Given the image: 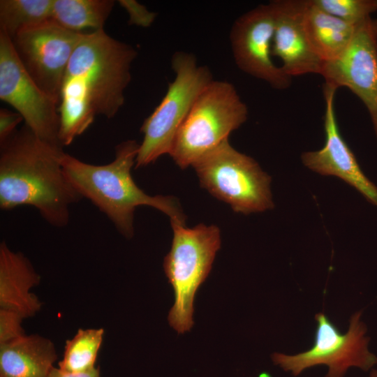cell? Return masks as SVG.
I'll list each match as a JSON object with an SVG mask.
<instances>
[{"label":"cell","mask_w":377,"mask_h":377,"mask_svg":"<svg viewBox=\"0 0 377 377\" xmlns=\"http://www.w3.org/2000/svg\"><path fill=\"white\" fill-rule=\"evenodd\" d=\"M62 147L47 142L26 125L0 144V207H35L51 226H66L70 207L82 198L66 178Z\"/></svg>","instance_id":"6da1fadb"},{"label":"cell","mask_w":377,"mask_h":377,"mask_svg":"<svg viewBox=\"0 0 377 377\" xmlns=\"http://www.w3.org/2000/svg\"><path fill=\"white\" fill-rule=\"evenodd\" d=\"M140 144L134 140L115 147L114 160L105 165L85 163L64 153V174L77 193L90 200L126 238L133 236L134 212L139 206H149L167 214L170 223L185 225L186 216L178 200L172 196L147 194L133 179Z\"/></svg>","instance_id":"7a4b0ae2"},{"label":"cell","mask_w":377,"mask_h":377,"mask_svg":"<svg viewBox=\"0 0 377 377\" xmlns=\"http://www.w3.org/2000/svg\"><path fill=\"white\" fill-rule=\"evenodd\" d=\"M137 55L133 47L104 29L84 33L68 63L60 98L84 105L96 115L114 117L124 103Z\"/></svg>","instance_id":"3957f363"},{"label":"cell","mask_w":377,"mask_h":377,"mask_svg":"<svg viewBox=\"0 0 377 377\" xmlns=\"http://www.w3.org/2000/svg\"><path fill=\"white\" fill-rule=\"evenodd\" d=\"M248 108L235 86L213 80L200 93L179 128L170 153L182 169L192 165L243 124Z\"/></svg>","instance_id":"277c9868"},{"label":"cell","mask_w":377,"mask_h":377,"mask_svg":"<svg viewBox=\"0 0 377 377\" xmlns=\"http://www.w3.org/2000/svg\"><path fill=\"white\" fill-rule=\"evenodd\" d=\"M173 239L163 268L175 293V303L168 315L170 326L183 334L193 325L195 293L208 276L221 246L219 228L203 223L193 228L171 223Z\"/></svg>","instance_id":"5b68a950"},{"label":"cell","mask_w":377,"mask_h":377,"mask_svg":"<svg viewBox=\"0 0 377 377\" xmlns=\"http://www.w3.org/2000/svg\"><path fill=\"white\" fill-rule=\"evenodd\" d=\"M175 78L166 94L145 119L143 134L135 161V168L145 167L164 154H170L179 128L195 99L214 79L208 66L199 65L193 53L175 52L171 59Z\"/></svg>","instance_id":"8992f818"},{"label":"cell","mask_w":377,"mask_h":377,"mask_svg":"<svg viewBox=\"0 0 377 377\" xmlns=\"http://www.w3.org/2000/svg\"><path fill=\"white\" fill-rule=\"evenodd\" d=\"M192 166L201 186L234 212L248 214L274 207L271 177L253 158L232 147L228 139Z\"/></svg>","instance_id":"52a82bcc"},{"label":"cell","mask_w":377,"mask_h":377,"mask_svg":"<svg viewBox=\"0 0 377 377\" xmlns=\"http://www.w3.org/2000/svg\"><path fill=\"white\" fill-rule=\"evenodd\" d=\"M362 313L357 311L353 314L345 334L341 333L324 313H316L312 347L295 355L274 353L273 363L294 376L318 365L327 367L325 377H344L351 367L370 371L377 364V356L369 349V338L367 327L361 320Z\"/></svg>","instance_id":"ba28073f"},{"label":"cell","mask_w":377,"mask_h":377,"mask_svg":"<svg viewBox=\"0 0 377 377\" xmlns=\"http://www.w3.org/2000/svg\"><path fill=\"white\" fill-rule=\"evenodd\" d=\"M83 34L68 30L50 19L10 38L26 71L59 105L68 63Z\"/></svg>","instance_id":"9c48e42d"},{"label":"cell","mask_w":377,"mask_h":377,"mask_svg":"<svg viewBox=\"0 0 377 377\" xmlns=\"http://www.w3.org/2000/svg\"><path fill=\"white\" fill-rule=\"evenodd\" d=\"M0 99L15 108L23 117L25 125L40 139L61 146L59 140V103L30 77L20 61L10 38L1 30Z\"/></svg>","instance_id":"30bf717a"},{"label":"cell","mask_w":377,"mask_h":377,"mask_svg":"<svg viewBox=\"0 0 377 377\" xmlns=\"http://www.w3.org/2000/svg\"><path fill=\"white\" fill-rule=\"evenodd\" d=\"M320 75L325 84L347 87L362 101L377 138V19L369 17L360 23L344 52L324 62Z\"/></svg>","instance_id":"8fae6325"},{"label":"cell","mask_w":377,"mask_h":377,"mask_svg":"<svg viewBox=\"0 0 377 377\" xmlns=\"http://www.w3.org/2000/svg\"><path fill=\"white\" fill-rule=\"evenodd\" d=\"M274 22L272 7L260 4L240 15L232 24L230 43L237 66L276 89H286L292 82L272 61Z\"/></svg>","instance_id":"7c38bea8"},{"label":"cell","mask_w":377,"mask_h":377,"mask_svg":"<svg viewBox=\"0 0 377 377\" xmlns=\"http://www.w3.org/2000/svg\"><path fill=\"white\" fill-rule=\"evenodd\" d=\"M336 91V88L324 84L325 143L318 151L303 153L302 163L314 172L343 179L377 206V186L363 173L339 132L334 110Z\"/></svg>","instance_id":"4fadbf2b"},{"label":"cell","mask_w":377,"mask_h":377,"mask_svg":"<svg viewBox=\"0 0 377 377\" xmlns=\"http://www.w3.org/2000/svg\"><path fill=\"white\" fill-rule=\"evenodd\" d=\"M274 29L272 56L279 57L282 71L289 77L320 74L323 61L315 53L304 25L306 0H273Z\"/></svg>","instance_id":"5bb4252c"},{"label":"cell","mask_w":377,"mask_h":377,"mask_svg":"<svg viewBox=\"0 0 377 377\" xmlns=\"http://www.w3.org/2000/svg\"><path fill=\"white\" fill-rule=\"evenodd\" d=\"M40 276L31 262L20 252L0 244V307L20 314L23 318L34 316L41 307L38 297L30 293Z\"/></svg>","instance_id":"9a60e30c"},{"label":"cell","mask_w":377,"mask_h":377,"mask_svg":"<svg viewBox=\"0 0 377 377\" xmlns=\"http://www.w3.org/2000/svg\"><path fill=\"white\" fill-rule=\"evenodd\" d=\"M57 357L50 340L24 334L0 344V377H47Z\"/></svg>","instance_id":"2e32d148"},{"label":"cell","mask_w":377,"mask_h":377,"mask_svg":"<svg viewBox=\"0 0 377 377\" xmlns=\"http://www.w3.org/2000/svg\"><path fill=\"white\" fill-rule=\"evenodd\" d=\"M358 24L349 23L327 13L313 0H306L305 31L312 49L323 62L334 60L344 52Z\"/></svg>","instance_id":"e0dca14e"},{"label":"cell","mask_w":377,"mask_h":377,"mask_svg":"<svg viewBox=\"0 0 377 377\" xmlns=\"http://www.w3.org/2000/svg\"><path fill=\"white\" fill-rule=\"evenodd\" d=\"M114 4L113 0H54L51 19L77 33L103 30Z\"/></svg>","instance_id":"ac0fdd59"},{"label":"cell","mask_w":377,"mask_h":377,"mask_svg":"<svg viewBox=\"0 0 377 377\" xmlns=\"http://www.w3.org/2000/svg\"><path fill=\"white\" fill-rule=\"evenodd\" d=\"M54 0H1L0 30L10 38L21 30L51 19Z\"/></svg>","instance_id":"d6986e66"},{"label":"cell","mask_w":377,"mask_h":377,"mask_svg":"<svg viewBox=\"0 0 377 377\" xmlns=\"http://www.w3.org/2000/svg\"><path fill=\"white\" fill-rule=\"evenodd\" d=\"M103 335V328L80 329L73 339L66 341L59 368L68 373H80L95 367Z\"/></svg>","instance_id":"ffe728a7"},{"label":"cell","mask_w":377,"mask_h":377,"mask_svg":"<svg viewBox=\"0 0 377 377\" xmlns=\"http://www.w3.org/2000/svg\"><path fill=\"white\" fill-rule=\"evenodd\" d=\"M327 13L353 24H358L377 10V0H313Z\"/></svg>","instance_id":"44dd1931"},{"label":"cell","mask_w":377,"mask_h":377,"mask_svg":"<svg viewBox=\"0 0 377 377\" xmlns=\"http://www.w3.org/2000/svg\"><path fill=\"white\" fill-rule=\"evenodd\" d=\"M24 319L16 312L0 309V344L24 335L21 323Z\"/></svg>","instance_id":"7402d4cb"},{"label":"cell","mask_w":377,"mask_h":377,"mask_svg":"<svg viewBox=\"0 0 377 377\" xmlns=\"http://www.w3.org/2000/svg\"><path fill=\"white\" fill-rule=\"evenodd\" d=\"M119 4L128 14V24L140 27H150L156 20L157 13L149 10L144 5L135 0H119Z\"/></svg>","instance_id":"603a6c76"},{"label":"cell","mask_w":377,"mask_h":377,"mask_svg":"<svg viewBox=\"0 0 377 377\" xmlns=\"http://www.w3.org/2000/svg\"><path fill=\"white\" fill-rule=\"evenodd\" d=\"M23 117L18 112L6 108L0 110V144L7 140L17 131Z\"/></svg>","instance_id":"cb8c5ba5"},{"label":"cell","mask_w":377,"mask_h":377,"mask_svg":"<svg viewBox=\"0 0 377 377\" xmlns=\"http://www.w3.org/2000/svg\"><path fill=\"white\" fill-rule=\"evenodd\" d=\"M47 377H101V375L98 367H94L89 371L80 373H68L59 368L54 367Z\"/></svg>","instance_id":"d4e9b609"},{"label":"cell","mask_w":377,"mask_h":377,"mask_svg":"<svg viewBox=\"0 0 377 377\" xmlns=\"http://www.w3.org/2000/svg\"><path fill=\"white\" fill-rule=\"evenodd\" d=\"M368 377H377V369L375 368L369 371Z\"/></svg>","instance_id":"484cf974"}]
</instances>
